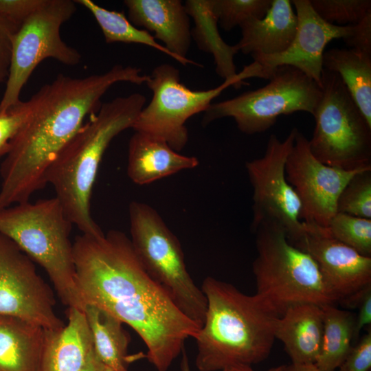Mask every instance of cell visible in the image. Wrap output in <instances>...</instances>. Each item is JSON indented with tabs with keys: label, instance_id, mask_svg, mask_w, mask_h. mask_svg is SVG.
<instances>
[{
	"label": "cell",
	"instance_id": "d4e9b609",
	"mask_svg": "<svg viewBox=\"0 0 371 371\" xmlns=\"http://www.w3.org/2000/svg\"><path fill=\"white\" fill-rule=\"evenodd\" d=\"M323 68L337 73L371 126V56L352 49L324 52Z\"/></svg>",
	"mask_w": 371,
	"mask_h": 371
},
{
	"label": "cell",
	"instance_id": "44dd1931",
	"mask_svg": "<svg viewBox=\"0 0 371 371\" xmlns=\"http://www.w3.org/2000/svg\"><path fill=\"white\" fill-rule=\"evenodd\" d=\"M324 326L322 306L300 304L278 317L276 339L280 340L293 363H315L319 354Z\"/></svg>",
	"mask_w": 371,
	"mask_h": 371
},
{
	"label": "cell",
	"instance_id": "8fae6325",
	"mask_svg": "<svg viewBox=\"0 0 371 371\" xmlns=\"http://www.w3.org/2000/svg\"><path fill=\"white\" fill-rule=\"evenodd\" d=\"M76 4L71 0H45L14 33L0 115L21 101L23 87L43 60L53 58L69 66L80 63V52L65 43L60 36V27L75 13Z\"/></svg>",
	"mask_w": 371,
	"mask_h": 371
},
{
	"label": "cell",
	"instance_id": "603a6c76",
	"mask_svg": "<svg viewBox=\"0 0 371 371\" xmlns=\"http://www.w3.org/2000/svg\"><path fill=\"white\" fill-rule=\"evenodd\" d=\"M84 313L95 354L103 364L115 371H128L131 363L146 357L143 353L128 354L130 336L120 320L92 305H85Z\"/></svg>",
	"mask_w": 371,
	"mask_h": 371
},
{
	"label": "cell",
	"instance_id": "52a82bcc",
	"mask_svg": "<svg viewBox=\"0 0 371 371\" xmlns=\"http://www.w3.org/2000/svg\"><path fill=\"white\" fill-rule=\"evenodd\" d=\"M128 214L130 240L146 271L178 308L201 327L207 310L206 297L188 271L179 239L148 204L131 202Z\"/></svg>",
	"mask_w": 371,
	"mask_h": 371
},
{
	"label": "cell",
	"instance_id": "e0dca14e",
	"mask_svg": "<svg viewBox=\"0 0 371 371\" xmlns=\"http://www.w3.org/2000/svg\"><path fill=\"white\" fill-rule=\"evenodd\" d=\"M130 22L142 27L177 56L183 65L202 67L188 58L191 43L190 16L180 0H125Z\"/></svg>",
	"mask_w": 371,
	"mask_h": 371
},
{
	"label": "cell",
	"instance_id": "1f68e13d",
	"mask_svg": "<svg viewBox=\"0 0 371 371\" xmlns=\"http://www.w3.org/2000/svg\"><path fill=\"white\" fill-rule=\"evenodd\" d=\"M29 114L28 100H21L5 113L0 115V157L7 154L10 142L27 121Z\"/></svg>",
	"mask_w": 371,
	"mask_h": 371
},
{
	"label": "cell",
	"instance_id": "30bf717a",
	"mask_svg": "<svg viewBox=\"0 0 371 371\" xmlns=\"http://www.w3.org/2000/svg\"><path fill=\"white\" fill-rule=\"evenodd\" d=\"M269 80L261 88L212 103L203 124L232 117L241 132L253 135L267 131L282 115L304 111L313 115L322 93L316 82L288 65L276 67Z\"/></svg>",
	"mask_w": 371,
	"mask_h": 371
},
{
	"label": "cell",
	"instance_id": "f546056e",
	"mask_svg": "<svg viewBox=\"0 0 371 371\" xmlns=\"http://www.w3.org/2000/svg\"><path fill=\"white\" fill-rule=\"evenodd\" d=\"M337 212L371 219V168L355 175L341 192Z\"/></svg>",
	"mask_w": 371,
	"mask_h": 371
},
{
	"label": "cell",
	"instance_id": "8992f818",
	"mask_svg": "<svg viewBox=\"0 0 371 371\" xmlns=\"http://www.w3.org/2000/svg\"><path fill=\"white\" fill-rule=\"evenodd\" d=\"M254 232L256 294L279 316L296 304L325 306L339 302L313 258L291 244L282 229L261 225Z\"/></svg>",
	"mask_w": 371,
	"mask_h": 371
},
{
	"label": "cell",
	"instance_id": "b9f144b4",
	"mask_svg": "<svg viewBox=\"0 0 371 371\" xmlns=\"http://www.w3.org/2000/svg\"><path fill=\"white\" fill-rule=\"evenodd\" d=\"M99 371H115L111 368L103 364L101 361L100 363Z\"/></svg>",
	"mask_w": 371,
	"mask_h": 371
},
{
	"label": "cell",
	"instance_id": "ba28073f",
	"mask_svg": "<svg viewBox=\"0 0 371 371\" xmlns=\"http://www.w3.org/2000/svg\"><path fill=\"white\" fill-rule=\"evenodd\" d=\"M255 77L266 79L262 67L254 61L216 87L192 90L181 82L176 67L161 64L148 75L146 85L153 93L152 99L142 109L132 128L164 139L179 152L188 141L186 124L190 117L205 112L227 88H238L246 79Z\"/></svg>",
	"mask_w": 371,
	"mask_h": 371
},
{
	"label": "cell",
	"instance_id": "3957f363",
	"mask_svg": "<svg viewBox=\"0 0 371 371\" xmlns=\"http://www.w3.org/2000/svg\"><path fill=\"white\" fill-rule=\"evenodd\" d=\"M201 291L207 300L204 323L194 338L199 371H221L233 365L257 364L271 350L280 317L260 297L207 277Z\"/></svg>",
	"mask_w": 371,
	"mask_h": 371
},
{
	"label": "cell",
	"instance_id": "9c48e42d",
	"mask_svg": "<svg viewBox=\"0 0 371 371\" xmlns=\"http://www.w3.org/2000/svg\"><path fill=\"white\" fill-rule=\"evenodd\" d=\"M322 90L313 114L311 153L322 163L344 170L371 167V126L339 76L323 69Z\"/></svg>",
	"mask_w": 371,
	"mask_h": 371
},
{
	"label": "cell",
	"instance_id": "6da1fadb",
	"mask_svg": "<svg viewBox=\"0 0 371 371\" xmlns=\"http://www.w3.org/2000/svg\"><path fill=\"white\" fill-rule=\"evenodd\" d=\"M75 284L84 306H95L131 326L144 341L146 358L167 371L200 326L186 316L146 271L130 238L113 229L82 234L73 243Z\"/></svg>",
	"mask_w": 371,
	"mask_h": 371
},
{
	"label": "cell",
	"instance_id": "ab89813d",
	"mask_svg": "<svg viewBox=\"0 0 371 371\" xmlns=\"http://www.w3.org/2000/svg\"><path fill=\"white\" fill-rule=\"evenodd\" d=\"M100 363V361L95 355L93 350L87 363L80 371H99Z\"/></svg>",
	"mask_w": 371,
	"mask_h": 371
},
{
	"label": "cell",
	"instance_id": "2e32d148",
	"mask_svg": "<svg viewBox=\"0 0 371 371\" xmlns=\"http://www.w3.org/2000/svg\"><path fill=\"white\" fill-rule=\"evenodd\" d=\"M304 223V232L293 245L313 258L339 302L371 284V257L334 238L327 227Z\"/></svg>",
	"mask_w": 371,
	"mask_h": 371
},
{
	"label": "cell",
	"instance_id": "8d00e7d4",
	"mask_svg": "<svg viewBox=\"0 0 371 371\" xmlns=\"http://www.w3.org/2000/svg\"><path fill=\"white\" fill-rule=\"evenodd\" d=\"M358 314L355 322V339H357L366 326H370L371 324V287L365 293L364 295L357 304Z\"/></svg>",
	"mask_w": 371,
	"mask_h": 371
},
{
	"label": "cell",
	"instance_id": "484cf974",
	"mask_svg": "<svg viewBox=\"0 0 371 371\" xmlns=\"http://www.w3.org/2000/svg\"><path fill=\"white\" fill-rule=\"evenodd\" d=\"M324 326L321 348L315 364L322 371H335L348 354L355 339V317L335 305L322 306Z\"/></svg>",
	"mask_w": 371,
	"mask_h": 371
},
{
	"label": "cell",
	"instance_id": "5b68a950",
	"mask_svg": "<svg viewBox=\"0 0 371 371\" xmlns=\"http://www.w3.org/2000/svg\"><path fill=\"white\" fill-rule=\"evenodd\" d=\"M73 224L56 197L16 203L0 210V233L46 271L62 302L84 311L75 284Z\"/></svg>",
	"mask_w": 371,
	"mask_h": 371
},
{
	"label": "cell",
	"instance_id": "836d02e7",
	"mask_svg": "<svg viewBox=\"0 0 371 371\" xmlns=\"http://www.w3.org/2000/svg\"><path fill=\"white\" fill-rule=\"evenodd\" d=\"M45 0H0V14L18 28Z\"/></svg>",
	"mask_w": 371,
	"mask_h": 371
},
{
	"label": "cell",
	"instance_id": "f35d334b",
	"mask_svg": "<svg viewBox=\"0 0 371 371\" xmlns=\"http://www.w3.org/2000/svg\"><path fill=\"white\" fill-rule=\"evenodd\" d=\"M284 365L278 366L276 367H273L267 371H284ZM221 371H254L251 366L247 365H242V364H238V365H233L228 367H226L225 368L223 369Z\"/></svg>",
	"mask_w": 371,
	"mask_h": 371
},
{
	"label": "cell",
	"instance_id": "4dcf8cb0",
	"mask_svg": "<svg viewBox=\"0 0 371 371\" xmlns=\"http://www.w3.org/2000/svg\"><path fill=\"white\" fill-rule=\"evenodd\" d=\"M315 12L325 21L338 25H354L371 12L370 0H310Z\"/></svg>",
	"mask_w": 371,
	"mask_h": 371
},
{
	"label": "cell",
	"instance_id": "d6986e66",
	"mask_svg": "<svg viewBox=\"0 0 371 371\" xmlns=\"http://www.w3.org/2000/svg\"><path fill=\"white\" fill-rule=\"evenodd\" d=\"M199 159L180 154L153 135L135 131L128 144L127 174L137 185L148 184L183 170L196 168Z\"/></svg>",
	"mask_w": 371,
	"mask_h": 371
},
{
	"label": "cell",
	"instance_id": "7c38bea8",
	"mask_svg": "<svg viewBox=\"0 0 371 371\" xmlns=\"http://www.w3.org/2000/svg\"><path fill=\"white\" fill-rule=\"evenodd\" d=\"M297 130L293 128L282 141L271 134L264 155L245 164L253 188L251 229L254 231L261 225L277 227L291 244L297 242L304 232L301 203L285 172Z\"/></svg>",
	"mask_w": 371,
	"mask_h": 371
},
{
	"label": "cell",
	"instance_id": "ffe728a7",
	"mask_svg": "<svg viewBox=\"0 0 371 371\" xmlns=\"http://www.w3.org/2000/svg\"><path fill=\"white\" fill-rule=\"evenodd\" d=\"M289 0H272L265 16L243 23L241 38L236 45L244 54L276 55L291 44L297 30V19Z\"/></svg>",
	"mask_w": 371,
	"mask_h": 371
},
{
	"label": "cell",
	"instance_id": "cb8c5ba5",
	"mask_svg": "<svg viewBox=\"0 0 371 371\" xmlns=\"http://www.w3.org/2000/svg\"><path fill=\"white\" fill-rule=\"evenodd\" d=\"M184 6L194 22L192 36L199 49L212 54L216 74L224 80L236 75L234 57L239 51L236 45H229L221 38L212 0H188Z\"/></svg>",
	"mask_w": 371,
	"mask_h": 371
},
{
	"label": "cell",
	"instance_id": "277c9868",
	"mask_svg": "<svg viewBox=\"0 0 371 371\" xmlns=\"http://www.w3.org/2000/svg\"><path fill=\"white\" fill-rule=\"evenodd\" d=\"M146 98L138 93L101 104L58 153L46 175L65 214L82 234L102 235L91 214V197L98 168L111 141L133 128Z\"/></svg>",
	"mask_w": 371,
	"mask_h": 371
},
{
	"label": "cell",
	"instance_id": "ac0fdd59",
	"mask_svg": "<svg viewBox=\"0 0 371 371\" xmlns=\"http://www.w3.org/2000/svg\"><path fill=\"white\" fill-rule=\"evenodd\" d=\"M68 321L57 330H45L38 371H80L93 351L83 311L68 308Z\"/></svg>",
	"mask_w": 371,
	"mask_h": 371
},
{
	"label": "cell",
	"instance_id": "5bb4252c",
	"mask_svg": "<svg viewBox=\"0 0 371 371\" xmlns=\"http://www.w3.org/2000/svg\"><path fill=\"white\" fill-rule=\"evenodd\" d=\"M370 168L344 170L322 163L311 153L308 140L297 130L285 172L300 201L302 221L327 227L337 213V200L345 186L355 175Z\"/></svg>",
	"mask_w": 371,
	"mask_h": 371
},
{
	"label": "cell",
	"instance_id": "7402d4cb",
	"mask_svg": "<svg viewBox=\"0 0 371 371\" xmlns=\"http://www.w3.org/2000/svg\"><path fill=\"white\" fill-rule=\"evenodd\" d=\"M45 330L0 316V371H38Z\"/></svg>",
	"mask_w": 371,
	"mask_h": 371
},
{
	"label": "cell",
	"instance_id": "d590c367",
	"mask_svg": "<svg viewBox=\"0 0 371 371\" xmlns=\"http://www.w3.org/2000/svg\"><path fill=\"white\" fill-rule=\"evenodd\" d=\"M344 41L350 49L371 56V12L352 25L351 34Z\"/></svg>",
	"mask_w": 371,
	"mask_h": 371
},
{
	"label": "cell",
	"instance_id": "74e56055",
	"mask_svg": "<svg viewBox=\"0 0 371 371\" xmlns=\"http://www.w3.org/2000/svg\"><path fill=\"white\" fill-rule=\"evenodd\" d=\"M284 371H322L315 363H293L284 365Z\"/></svg>",
	"mask_w": 371,
	"mask_h": 371
},
{
	"label": "cell",
	"instance_id": "9a60e30c",
	"mask_svg": "<svg viewBox=\"0 0 371 371\" xmlns=\"http://www.w3.org/2000/svg\"><path fill=\"white\" fill-rule=\"evenodd\" d=\"M296 10L297 26L295 37L284 52L276 55H253L263 69L267 79L278 67H293L322 87L323 56L327 44L333 39L346 38L352 25H338L323 20L313 10L310 0L291 1Z\"/></svg>",
	"mask_w": 371,
	"mask_h": 371
},
{
	"label": "cell",
	"instance_id": "d6a6232c",
	"mask_svg": "<svg viewBox=\"0 0 371 371\" xmlns=\"http://www.w3.org/2000/svg\"><path fill=\"white\" fill-rule=\"evenodd\" d=\"M339 371H370L371 369V330L352 346Z\"/></svg>",
	"mask_w": 371,
	"mask_h": 371
},
{
	"label": "cell",
	"instance_id": "f1b7e54d",
	"mask_svg": "<svg viewBox=\"0 0 371 371\" xmlns=\"http://www.w3.org/2000/svg\"><path fill=\"white\" fill-rule=\"evenodd\" d=\"M272 0H212L214 13L225 31L245 22L262 19L266 14Z\"/></svg>",
	"mask_w": 371,
	"mask_h": 371
},
{
	"label": "cell",
	"instance_id": "4316f807",
	"mask_svg": "<svg viewBox=\"0 0 371 371\" xmlns=\"http://www.w3.org/2000/svg\"><path fill=\"white\" fill-rule=\"evenodd\" d=\"M76 3L87 8L93 16L106 43H135L149 46L180 63L179 58L160 44L145 30L137 28L122 12L109 10L91 0H76Z\"/></svg>",
	"mask_w": 371,
	"mask_h": 371
},
{
	"label": "cell",
	"instance_id": "7a4b0ae2",
	"mask_svg": "<svg viewBox=\"0 0 371 371\" xmlns=\"http://www.w3.org/2000/svg\"><path fill=\"white\" fill-rule=\"evenodd\" d=\"M148 75L115 65L83 78L58 75L30 100L27 121L10 143L0 166V210L30 201L47 185L46 175L60 150L100 108L103 95L117 82L140 85Z\"/></svg>",
	"mask_w": 371,
	"mask_h": 371
},
{
	"label": "cell",
	"instance_id": "83f0119b",
	"mask_svg": "<svg viewBox=\"0 0 371 371\" xmlns=\"http://www.w3.org/2000/svg\"><path fill=\"white\" fill-rule=\"evenodd\" d=\"M327 228L336 240L371 257V219L337 212Z\"/></svg>",
	"mask_w": 371,
	"mask_h": 371
},
{
	"label": "cell",
	"instance_id": "e575fe53",
	"mask_svg": "<svg viewBox=\"0 0 371 371\" xmlns=\"http://www.w3.org/2000/svg\"><path fill=\"white\" fill-rule=\"evenodd\" d=\"M18 29L0 14V85L7 80L8 76L12 40Z\"/></svg>",
	"mask_w": 371,
	"mask_h": 371
},
{
	"label": "cell",
	"instance_id": "60d3db41",
	"mask_svg": "<svg viewBox=\"0 0 371 371\" xmlns=\"http://www.w3.org/2000/svg\"><path fill=\"white\" fill-rule=\"evenodd\" d=\"M181 371H192L190 369L189 360L185 349L182 351V358L181 361Z\"/></svg>",
	"mask_w": 371,
	"mask_h": 371
},
{
	"label": "cell",
	"instance_id": "4fadbf2b",
	"mask_svg": "<svg viewBox=\"0 0 371 371\" xmlns=\"http://www.w3.org/2000/svg\"><path fill=\"white\" fill-rule=\"evenodd\" d=\"M54 305L53 293L32 259L0 233V316L57 330L65 324L56 314Z\"/></svg>",
	"mask_w": 371,
	"mask_h": 371
}]
</instances>
